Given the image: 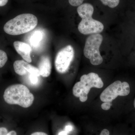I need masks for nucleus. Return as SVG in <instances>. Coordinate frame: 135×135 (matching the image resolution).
Listing matches in <instances>:
<instances>
[{
	"mask_svg": "<svg viewBox=\"0 0 135 135\" xmlns=\"http://www.w3.org/2000/svg\"><path fill=\"white\" fill-rule=\"evenodd\" d=\"M77 11L81 20L78 25L80 33L83 35L99 33L103 31V24L92 18L94 7L89 3H84L78 7Z\"/></svg>",
	"mask_w": 135,
	"mask_h": 135,
	"instance_id": "obj_1",
	"label": "nucleus"
},
{
	"mask_svg": "<svg viewBox=\"0 0 135 135\" xmlns=\"http://www.w3.org/2000/svg\"><path fill=\"white\" fill-rule=\"evenodd\" d=\"M3 98L8 104L18 105L23 108L31 106L34 100L33 94L22 84H12L8 87L4 91Z\"/></svg>",
	"mask_w": 135,
	"mask_h": 135,
	"instance_id": "obj_2",
	"label": "nucleus"
},
{
	"mask_svg": "<svg viewBox=\"0 0 135 135\" xmlns=\"http://www.w3.org/2000/svg\"><path fill=\"white\" fill-rule=\"evenodd\" d=\"M38 23V19L34 15L23 14L8 20L5 23L3 29L5 33L16 36L33 30Z\"/></svg>",
	"mask_w": 135,
	"mask_h": 135,
	"instance_id": "obj_3",
	"label": "nucleus"
},
{
	"mask_svg": "<svg viewBox=\"0 0 135 135\" xmlns=\"http://www.w3.org/2000/svg\"><path fill=\"white\" fill-rule=\"evenodd\" d=\"M103 86V80L98 74L90 73L83 75L80 81L75 83L73 88V94L76 97L79 98L81 102H84L88 99V94L91 88H101Z\"/></svg>",
	"mask_w": 135,
	"mask_h": 135,
	"instance_id": "obj_4",
	"label": "nucleus"
},
{
	"mask_svg": "<svg viewBox=\"0 0 135 135\" xmlns=\"http://www.w3.org/2000/svg\"><path fill=\"white\" fill-rule=\"evenodd\" d=\"M103 41V36L99 33L91 35L86 40L84 55L89 59L93 65H99L103 62V59L99 52V48Z\"/></svg>",
	"mask_w": 135,
	"mask_h": 135,
	"instance_id": "obj_5",
	"label": "nucleus"
},
{
	"mask_svg": "<svg viewBox=\"0 0 135 135\" xmlns=\"http://www.w3.org/2000/svg\"><path fill=\"white\" fill-rule=\"evenodd\" d=\"M130 86L127 82L116 81L110 84L100 95L101 101L111 103L118 96H126L130 93Z\"/></svg>",
	"mask_w": 135,
	"mask_h": 135,
	"instance_id": "obj_6",
	"label": "nucleus"
},
{
	"mask_svg": "<svg viewBox=\"0 0 135 135\" xmlns=\"http://www.w3.org/2000/svg\"><path fill=\"white\" fill-rule=\"evenodd\" d=\"M74 56V50L71 45H68L59 51L55 60V66L56 71L61 74L66 72Z\"/></svg>",
	"mask_w": 135,
	"mask_h": 135,
	"instance_id": "obj_7",
	"label": "nucleus"
},
{
	"mask_svg": "<svg viewBox=\"0 0 135 135\" xmlns=\"http://www.w3.org/2000/svg\"><path fill=\"white\" fill-rule=\"evenodd\" d=\"M13 67L17 74L21 76L29 73V75L39 77L40 75L38 68L31 65L29 63L22 60H17L13 64Z\"/></svg>",
	"mask_w": 135,
	"mask_h": 135,
	"instance_id": "obj_8",
	"label": "nucleus"
},
{
	"mask_svg": "<svg viewBox=\"0 0 135 135\" xmlns=\"http://www.w3.org/2000/svg\"><path fill=\"white\" fill-rule=\"evenodd\" d=\"M13 46L17 53L26 62L29 63L31 62V48L29 44L22 41H15L13 43Z\"/></svg>",
	"mask_w": 135,
	"mask_h": 135,
	"instance_id": "obj_9",
	"label": "nucleus"
},
{
	"mask_svg": "<svg viewBox=\"0 0 135 135\" xmlns=\"http://www.w3.org/2000/svg\"><path fill=\"white\" fill-rule=\"evenodd\" d=\"M51 63L47 56L42 57L39 62L38 69L40 75L44 77H48L51 72Z\"/></svg>",
	"mask_w": 135,
	"mask_h": 135,
	"instance_id": "obj_10",
	"label": "nucleus"
},
{
	"mask_svg": "<svg viewBox=\"0 0 135 135\" xmlns=\"http://www.w3.org/2000/svg\"><path fill=\"white\" fill-rule=\"evenodd\" d=\"M42 38V34L40 31H35L31 36L30 42L32 46L36 47L38 46Z\"/></svg>",
	"mask_w": 135,
	"mask_h": 135,
	"instance_id": "obj_11",
	"label": "nucleus"
},
{
	"mask_svg": "<svg viewBox=\"0 0 135 135\" xmlns=\"http://www.w3.org/2000/svg\"><path fill=\"white\" fill-rule=\"evenodd\" d=\"M104 5L111 8L116 7L120 2V0H100Z\"/></svg>",
	"mask_w": 135,
	"mask_h": 135,
	"instance_id": "obj_12",
	"label": "nucleus"
},
{
	"mask_svg": "<svg viewBox=\"0 0 135 135\" xmlns=\"http://www.w3.org/2000/svg\"><path fill=\"white\" fill-rule=\"evenodd\" d=\"M8 57L4 51L0 49V68L3 67L7 62Z\"/></svg>",
	"mask_w": 135,
	"mask_h": 135,
	"instance_id": "obj_13",
	"label": "nucleus"
},
{
	"mask_svg": "<svg viewBox=\"0 0 135 135\" xmlns=\"http://www.w3.org/2000/svg\"><path fill=\"white\" fill-rule=\"evenodd\" d=\"M84 0H68L69 3L74 7H77L82 4Z\"/></svg>",
	"mask_w": 135,
	"mask_h": 135,
	"instance_id": "obj_14",
	"label": "nucleus"
},
{
	"mask_svg": "<svg viewBox=\"0 0 135 135\" xmlns=\"http://www.w3.org/2000/svg\"><path fill=\"white\" fill-rule=\"evenodd\" d=\"M111 106V103L110 102H104L102 104L101 108L104 110H108L110 108Z\"/></svg>",
	"mask_w": 135,
	"mask_h": 135,
	"instance_id": "obj_15",
	"label": "nucleus"
},
{
	"mask_svg": "<svg viewBox=\"0 0 135 135\" xmlns=\"http://www.w3.org/2000/svg\"><path fill=\"white\" fill-rule=\"evenodd\" d=\"M29 79L30 81L33 84H36L38 80V79L37 76L34 75H29Z\"/></svg>",
	"mask_w": 135,
	"mask_h": 135,
	"instance_id": "obj_16",
	"label": "nucleus"
},
{
	"mask_svg": "<svg viewBox=\"0 0 135 135\" xmlns=\"http://www.w3.org/2000/svg\"><path fill=\"white\" fill-rule=\"evenodd\" d=\"M8 133L7 129L5 127H0V135H6Z\"/></svg>",
	"mask_w": 135,
	"mask_h": 135,
	"instance_id": "obj_17",
	"label": "nucleus"
},
{
	"mask_svg": "<svg viewBox=\"0 0 135 135\" xmlns=\"http://www.w3.org/2000/svg\"><path fill=\"white\" fill-rule=\"evenodd\" d=\"M99 135H110V132L109 130L105 129L102 130Z\"/></svg>",
	"mask_w": 135,
	"mask_h": 135,
	"instance_id": "obj_18",
	"label": "nucleus"
},
{
	"mask_svg": "<svg viewBox=\"0 0 135 135\" xmlns=\"http://www.w3.org/2000/svg\"><path fill=\"white\" fill-rule=\"evenodd\" d=\"M8 0H0V7H3L7 4Z\"/></svg>",
	"mask_w": 135,
	"mask_h": 135,
	"instance_id": "obj_19",
	"label": "nucleus"
},
{
	"mask_svg": "<svg viewBox=\"0 0 135 135\" xmlns=\"http://www.w3.org/2000/svg\"><path fill=\"white\" fill-rule=\"evenodd\" d=\"M31 135H48L46 133L42 132H36L32 133Z\"/></svg>",
	"mask_w": 135,
	"mask_h": 135,
	"instance_id": "obj_20",
	"label": "nucleus"
},
{
	"mask_svg": "<svg viewBox=\"0 0 135 135\" xmlns=\"http://www.w3.org/2000/svg\"><path fill=\"white\" fill-rule=\"evenodd\" d=\"M6 135H17V134L16 131L12 130L9 131V132H8Z\"/></svg>",
	"mask_w": 135,
	"mask_h": 135,
	"instance_id": "obj_21",
	"label": "nucleus"
},
{
	"mask_svg": "<svg viewBox=\"0 0 135 135\" xmlns=\"http://www.w3.org/2000/svg\"><path fill=\"white\" fill-rule=\"evenodd\" d=\"M72 129V127L70 126H68L67 127H66V130L68 131H70Z\"/></svg>",
	"mask_w": 135,
	"mask_h": 135,
	"instance_id": "obj_22",
	"label": "nucleus"
},
{
	"mask_svg": "<svg viewBox=\"0 0 135 135\" xmlns=\"http://www.w3.org/2000/svg\"><path fill=\"white\" fill-rule=\"evenodd\" d=\"M59 135H66V134L65 132H62L59 134Z\"/></svg>",
	"mask_w": 135,
	"mask_h": 135,
	"instance_id": "obj_23",
	"label": "nucleus"
},
{
	"mask_svg": "<svg viewBox=\"0 0 135 135\" xmlns=\"http://www.w3.org/2000/svg\"><path fill=\"white\" fill-rule=\"evenodd\" d=\"M134 107L135 108V99H134Z\"/></svg>",
	"mask_w": 135,
	"mask_h": 135,
	"instance_id": "obj_24",
	"label": "nucleus"
}]
</instances>
